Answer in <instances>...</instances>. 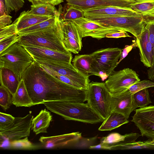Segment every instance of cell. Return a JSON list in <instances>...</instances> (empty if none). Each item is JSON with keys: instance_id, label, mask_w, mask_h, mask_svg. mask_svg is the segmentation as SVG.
Masks as SVG:
<instances>
[{"instance_id": "obj_1", "label": "cell", "mask_w": 154, "mask_h": 154, "mask_svg": "<svg viewBox=\"0 0 154 154\" xmlns=\"http://www.w3.org/2000/svg\"><path fill=\"white\" fill-rule=\"evenodd\" d=\"M22 79L33 106L51 101H86L87 90L76 88L59 80L34 60L25 70Z\"/></svg>"}, {"instance_id": "obj_2", "label": "cell", "mask_w": 154, "mask_h": 154, "mask_svg": "<svg viewBox=\"0 0 154 154\" xmlns=\"http://www.w3.org/2000/svg\"><path fill=\"white\" fill-rule=\"evenodd\" d=\"M20 35L18 42L23 46L41 47L71 54L63 42L60 16L56 24L53 26Z\"/></svg>"}, {"instance_id": "obj_3", "label": "cell", "mask_w": 154, "mask_h": 154, "mask_svg": "<svg viewBox=\"0 0 154 154\" xmlns=\"http://www.w3.org/2000/svg\"><path fill=\"white\" fill-rule=\"evenodd\" d=\"M44 104L49 110L66 120L91 124L99 123L104 121L87 103L56 101L47 102Z\"/></svg>"}, {"instance_id": "obj_4", "label": "cell", "mask_w": 154, "mask_h": 154, "mask_svg": "<svg viewBox=\"0 0 154 154\" xmlns=\"http://www.w3.org/2000/svg\"><path fill=\"white\" fill-rule=\"evenodd\" d=\"M33 61L24 48L17 42L0 54V68L10 69L20 81L25 70Z\"/></svg>"}, {"instance_id": "obj_5", "label": "cell", "mask_w": 154, "mask_h": 154, "mask_svg": "<svg viewBox=\"0 0 154 154\" xmlns=\"http://www.w3.org/2000/svg\"><path fill=\"white\" fill-rule=\"evenodd\" d=\"M122 49L109 48L97 50L92 53L90 76L95 75L103 81L114 71L118 65Z\"/></svg>"}, {"instance_id": "obj_6", "label": "cell", "mask_w": 154, "mask_h": 154, "mask_svg": "<svg viewBox=\"0 0 154 154\" xmlns=\"http://www.w3.org/2000/svg\"><path fill=\"white\" fill-rule=\"evenodd\" d=\"M108 27L116 28L130 32L139 40L146 24L142 16H120L87 18Z\"/></svg>"}, {"instance_id": "obj_7", "label": "cell", "mask_w": 154, "mask_h": 154, "mask_svg": "<svg viewBox=\"0 0 154 154\" xmlns=\"http://www.w3.org/2000/svg\"><path fill=\"white\" fill-rule=\"evenodd\" d=\"M110 97V92L105 82L90 83L87 90V103L103 120L111 113Z\"/></svg>"}, {"instance_id": "obj_8", "label": "cell", "mask_w": 154, "mask_h": 154, "mask_svg": "<svg viewBox=\"0 0 154 154\" xmlns=\"http://www.w3.org/2000/svg\"><path fill=\"white\" fill-rule=\"evenodd\" d=\"M34 60L59 74L66 76L79 86L82 90H87L90 83L88 77L79 72L71 63H63L53 61L42 60L35 57Z\"/></svg>"}, {"instance_id": "obj_9", "label": "cell", "mask_w": 154, "mask_h": 154, "mask_svg": "<svg viewBox=\"0 0 154 154\" xmlns=\"http://www.w3.org/2000/svg\"><path fill=\"white\" fill-rule=\"evenodd\" d=\"M140 81L139 75L134 70L125 68L118 71H114L105 83L110 93L114 94L127 90Z\"/></svg>"}, {"instance_id": "obj_10", "label": "cell", "mask_w": 154, "mask_h": 154, "mask_svg": "<svg viewBox=\"0 0 154 154\" xmlns=\"http://www.w3.org/2000/svg\"><path fill=\"white\" fill-rule=\"evenodd\" d=\"M135 112L131 121L139 129L142 136L154 143V105L140 108Z\"/></svg>"}, {"instance_id": "obj_11", "label": "cell", "mask_w": 154, "mask_h": 154, "mask_svg": "<svg viewBox=\"0 0 154 154\" xmlns=\"http://www.w3.org/2000/svg\"><path fill=\"white\" fill-rule=\"evenodd\" d=\"M33 118L31 114L23 117H15L14 121L10 125L0 130L1 138L10 141L29 136Z\"/></svg>"}, {"instance_id": "obj_12", "label": "cell", "mask_w": 154, "mask_h": 154, "mask_svg": "<svg viewBox=\"0 0 154 154\" xmlns=\"http://www.w3.org/2000/svg\"><path fill=\"white\" fill-rule=\"evenodd\" d=\"M72 20L78 27L82 38L90 36L100 40L105 38L107 34L120 30L104 26L85 17Z\"/></svg>"}, {"instance_id": "obj_13", "label": "cell", "mask_w": 154, "mask_h": 154, "mask_svg": "<svg viewBox=\"0 0 154 154\" xmlns=\"http://www.w3.org/2000/svg\"><path fill=\"white\" fill-rule=\"evenodd\" d=\"M67 4L83 11L95 8L116 6L131 9L136 0H66Z\"/></svg>"}, {"instance_id": "obj_14", "label": "cell", "mask_w": 154, "mask_h": 154, "mask_svg": "<svg viewBox=\"0 0 154 154\" xmlns=\"http://www.w3.org/2000/svg\"><path fill=\"white\" fill-rule=\"evenodd\" d=\"M133 111V94L128 89L118 93H111V113H120L128 119Z\"/></svg>"}, {"instance_id": "obj_15", "label": "cell", "mask_w": 154, "mask_h": 154, "mask_svg": "<svg viewBox=\"0 0 154 154\" xmlns=\"http://www.w3.org/2000/svg\"><path fill=\"white\" fill-rule=\"evenodd\" d=\"M86 18L120 16H142L131 9L116 6L93 8L83 11Z\"/></svg>"}, {"instance_id": "obj_16", "label": "cell", "mask_w": 154, "mask_h": 154, "mask_svg": "<svg viewBox=\"0 0 154 154\" xmlns=\"http://www.w3.org/2000/svg\"><path fill=\"white\" fill-rule=\"evenodd\" d=\"M23 47L32 57H35L42 60L71 63L72 58V54H67L41 47Z\"/></svg>"}, {"instance_id": "obj_17", "label": "cell", "mask_w": 154, "mask_h": 154, "mask_svg": "<svg viewBox=\"0 0 154 154\" xmlns=\"http://www.w3.org/2000/svg\"><path fill=\"white\" fill-rule=\"evenodd\" d=\"M135 40L139 49L141 61L146 67H152L154 64V53L146 26L140 40Z\"/></svg>"}, {"instance_id": "obj_18", "label": "cell", "mask_w": 154, "mask_h": 154, "mask_svg": "<svg viewBox=\"0 0 154 154\" xmlns=\"http://www.w3.org/2000/svg\"><path fill=\"white\" fill-rule=\"evenodd\" d=\"M81 137L82 133L77 132L51 137L42 136L39 141L45 148H52L76 142Z\"/></svg>"}, {"instance_id": "obj_19", "label": "cell", "mask_w": 154, "mask_h": 154, "mask_svg": "<svg viewBox=\"0 0 154 154\" xmlns=\"http://www.w3.org/2000/svg\"><path fill=\"white\" fill-rule=\"evenodd\" d=\"M52 17L30 14L28 10L21 12L18 17L15 20L17 23V29L18 31Z\"/></svg>"}, {"instance_id": "obj_20", "label": "cell", "mask_w": 154, "mask_h": 154, "mask_svg": "<svg viewBox=\"0 0 154 154\" xmlns=\"http://www.w3.org/2000/svg\"><path fill=\"white\" fill-rule=\"evenodd\" d=\"M52 119V116L49 112L45 109L42 110L38 114L32 119V129L36 135L41 133H47V129Z\"/></svg>"}, {"instance_id": "obj_21", "label": "cell", "mask_w": 154, "mask_h": 154, "mask_svg": "<svg viewBox=\"0 0 154 154\" xmlns=\"http://www.w3.org/2000/svg\"><path fill=\"white\" fill-rule=\"evenodd\" d=\"M1 85L4 86L14 96L18 87L20 82L15 74L10 69L0 68Z\"/></svg>"}, {"instance_id": "obj_22", "label": "cell", "mask_w": 154, "mask_h": 154, "mask_svg": "<svg viewBox=\"0 0 154 154\" xmlns=\"http://www.w3.org/2000/svg\"><path fill=\"white\" fill-rule=\"evenodd\" d=\"M131 9L148 21L154 19V0H136Z\"/></svg>"}, {"instance_id": "obj_23", "label": "cell", "mask_w": 154, "mask_h": 154, "mask_svg": "<svg viewBox=\"0 0 154 154\" xmlns=\"http://www.w3.org/2000/svg\"><path fill=\"white\" fill-rule=\"evenodd\" d=\"M129 121L122 114L112 112L98 128L100 131H111L128 123Z\"/></svg>"}, {"instance_id": "obj_24", "label": "cell", "mask_w": 154, "mask_h": 154, "mask_svg": "<svg viewBox=\"0 0 154 154\" xmlns=\"http://www.w3.org/2000/svg\"><path fill=\"white\" fill-rule=\"evenodd\" d=\"M92 53L90 54H78L72 60L73 66L80 72L86 77L90 76L91 65L93 60Z\"/></svg>"}, {"instance_id": "obj_25", "label": "cell", "mask_w": 154, "mask_h": 154, "mask_svg": "<svg viewBox=\"0 0 154 154\" xmlns=\"http://www.w3.org/2000/svg\"><path fill=\"white\" fill-rule=\"evenodd\" d=\"M13 104L16 107H30L33 106L23 80L22 79L13 96Z\"/></svg>"}, {"instance_id": "obj_26", "label": "cell", "mask_w": 154, "mask_h": 154, "mask_svg": "<svg viewBox=\"0 0 154 154\" xmlns=\"http://www.w3.org/2000/svg\"><path fill=\"white\" fill-rule=\"evenodd\" d=\"M63 8L61 5H60L59 6L58 9L59 12L56 16L53 17L29 27L19 30L18 31V35H22L38 31L54 25L60 17Z\"/></svg>"}, {"instance_id": "obj_27", "label": "cell", "mask_w": 154, "mask_h": 154, "mask_svg": "<svg viewBox=\"0 0 154 154\" xmlns=\"http://www.w3.org/2000/svg\"><path fill=\"white\" fill-rule=\"evenodd\" d=\"M125 137V135H122L117 133H112L102 137L100 144L96 146H90L89 148L110 150L113 146L124 141Z\"/></svg>"}, {"instance_id": "obj_28", "label": "cell", "mask_w": 154, "mask_h": 154, "mask_svg": "<svg viewBox=\"0 0 154 154\" xmlns=\"http://www.w3.org/2000/svg\"><path fill=\"white\" fill-rule=\"evenodd\" d=\"M61 20L63 35L74 39L82 46V38L73 21L72 20H63L61 19Z\"/></svg>"}, {"instance_id": "obj_29", "label": "cell", "mask_w": 154, "mask_h": 154, "mask_svg": "<svg viewBox=\"0 0 154 154\" xmlns=\"http://www.w3.org/2000/svg\"><path fill=\"white\" fill-rule=\"evenodd\" d=\"M29 12L33 14L54 17L58 14L59 11L52 5L44 4L32 5L30 10H29Z\"/></svg>"}, {"instance_id": "obj_30", "label": "cell", "mask_w": 154, "mask_h": 154, "mask_svg": "<svg viewBox=\"0 0 154 154\" xmlns=\"http://www.w3.org/2000/svg\"><path fill=\"white\" fill-rule=\"evenodd\" d=\"M133 99L134 110L138 107L142 108L147 106L152 103L147 88L133 94Z\"/></svg>"}, {"instance_id": "obj_31", "label": "cell", "mask_w": 154, "mask_h": 154, "mask_svg": "<svg viewBox=\"0 0 154 154\" xmlns=\"http://www.w3.org/2000/svg\"><path fill=\"white\" fill-rule=\"evenodd\" d=\"M84 17L83 10L67 3L63 8L60 15L61 19L63 20H74Z\"/></svg>"}, {"instance_id": "obj_32", "label": "cell", "mask_w": 154, "mask_h": 154, "mask_svg": "<svg viewBox=\"0 0 154 154\" xmlns=\"http://www.w3.org/2000/svg\"><path fill=\"white\" fill-rule=\"evenodd\" d=\"M153 147L154 148V143L148 140L143 142L135 141L126 143H120L112 147L110 150L140 149Z\"/></svg>"}, {"instance_id": "obj_33", "label": "cell", "mask_w": 154, "mask_h": 154, "mask_svg": "<svg viewBox=\"0 0 154 154\" xmlns=\"http://www.w3.org/2000/svg\"><path fill=\"white\" fill-rule=\"evenodd\" d=\"M13 96L7 88L1 85L0 86V105L6 111L13 104Z\"/></svg>"}, {"instance_id": "obj_34", "label": "cell", "mask_w": 154, "mask_h": 154, "mask_svg": "<svg viewBox=\"0 0 154 154\" xmlns=\"http://www.w3.org/2000/svg\"><path fill=\"white\" fill-rule=\"evenodd\" d=\"M9 142V147L11 149H32L36 148V146L29 140L27 137Z\"/></svg>"}, {"instance_id": "obj_35", "label": "cell", "mask_w": 154, "mask_h": 154, "mask_svg": "<svg viewBox=\"0 0 154 154\" xmlns=\"http://www.w3.org/2000/svg\"><path fill=\"white\" fill-rule=\"evenodd\" d=\"M17 33V23L15 20L12 24L0 29V42L18 34Z\"/></svg>"}, {"instance_id": "obj_36", "label": "cell", "mask_w": 154, "mask_h": 154, "mask_svg": "<svg viewBox=\"0 0 154 154\" xmlns=\"http://www.w3.org/2000/svg\"><path fill=\"white\" fill-rule=\"evenodd\" d=\"M62 39L65 48L71 53L77 54L81 51L82 46L74 39L63 35Z\"/></svg>"}, {"instance_id": "obj_37", "label": "cell", "mask_w": 154, "mask_h": 154, "mask_svg": "<svg viewBox=\"0 0 154 154\" xmlns=\"http://www.w3.org/2000/svg\"><path fill=\"white\" fill-rule=\"evenodd\" d=\"M39 65L46 72L54 78L73 87L77 89H82L79 86L73 82L72 80L67 77L60 75L45 66L42 65Z\"/></svg>"}, {"instance_id": "obj_38", "label": "cell", "mask_w": 154, "mask_h": 154, "mask_svg": "<svg viewBox=\"0 0 154 154\" xmlns=\"http://www.w3.org/2000/svg\"><path fill=\"white\" fill-rule=\"evenodd\" d=\"M5 7V13L9 14L13 11L17 12L23 6L24 0H4Z\"/></svg>"}, {"instance_id": "obj_39", "label": "cell", "mask_w": 154, "mask_h": 154, "mask_svg": "<svg viewBox=\"0 0 154 154\" xmlns=\"http://www.w3.org/2000/svg\"><path fill=\"white\" fill-rule=\"evenodd\" d=\"M154 87V82L149 80L140 81L131 86L128 90L132 94L141 90Z\"/></svg>"}, {"instance_id": "obj_40", "label": "cell", "mask_w": 154, "mask_h": 154, "mask_svg": "<svg viewBox=\"0 0 154 154\" xmlns=\"http://www.w3.org/2000/svg\"><path fill=\"white\" fill-rule=\"evenodd\" d=\"M15 117L10 114L0 112V130L9 126L14 121Z\"/></svg>"}, {"instance_id": "obj_41", "label": "cell", "mask_w": 154, "mask_h": 154, "mask_svg": "<svg viewBox=\"0 0 154 154\" xmlns=\"http://www.w3.org/2000/svg\"><path fill=\"white\" fill-rule=\"evenodd\" d=\"M20 38V36L17 34L10 38L0 42V54L14 43L18 42Z\"/></svg>"}, {"instance_id": "obj_42", "label": "cell", "mask_w": 154, "mask_h": 154, "mask_svg": "<svg viewBox=\"0 0 154 154\" xmlns=\"http://www.w3.org/2000/svg\"><path fill=\"white\" fill-rule=\"evenodd\" d=\"M134 41L130 45H126L122 49L120 58L118 62V64H119L122 60L127 56L129 52L131 51L133 48L137 47V42L135 40H134Z\"/></svg>"}, {"instance_id": "obj_43", "label": "cell", "mask_w": 154, "mask_h": 154, "mask_svg": "<svg viewBox=\"0 0 154 154\" xmlns=\"http://www.w3.org/2000/svg\"><path fill=\"white\" fill-rule=\"evenodd\" d=\"M146 26L148 30L149 40L152 45L154 53V19L148 21Z\"/></svg>"}, {"instance_id": "obj_44", "label": "cell", "mask_w": 154, "mask_h": 154, "mask_svg": "<svg viewBox=\"0 0 154 154\" xmlns=\"http://www.w3.org/2000/svg\"><path fill=\"white\" fill-rule=\"evenodd\" d=\"M31 2L32 5H35L44 4H50L54 6L57 5L63 2V0H27Z\"/></svg>"}, {"instance_id": "obj_45", "label": "cell", "mask_w": 154, "mask_h": 154, "mask_svg": "<svg viewBox=\"0 0 154 154\" xmlns=\"http://www.w3.org/2000/svg\"><path fill=\"white\" fill-rule=\"evenodd\" d=\"M131 37L127 32L122 30H119L115 32L107 34L106 37L108 38H119L122 37Z\"/></svg>"}, {"instance_id": "obj_46", "label": "cell", "mask_w": 154, "mask_h": 154, "mask_svg": "<svg viewBox=\"0 0 154 154\" xmlns=\"http://www.w3.org/2000/svg\"><path fill=\"white\" fill-rule=\"evenodd\" d=\"M12 18L11 16L6 13L0 16V29L11 24Z\"/></svg>"}, {"instance_id": "obj_47", "label": "cell", "mask_w": 154, "mask_h": 154, "mask_svg": "<svg viewBox=\"0 0 154 154\" xmlns=\"http://www.w3.org/2000/svg\"><path fill=\"white\" fill-rule=\"evenodd\" d=\"M5 5L4 0H0V16L5 14Z\"/></svg>"}, {"instance_id": "obj_48", "label": "cell", "mask_w": 154, "mask_h": 154, "mask_svg": "<svg viewBox=\"0 0 154 154\" xmlns=\"http://www.w3.org/2000/svg\"><path fill=\"white\" fill-rule=\"evenodd\" d=\"M154 80V76L153 77L151 80Z\"/></svg>"}]
</instances>
